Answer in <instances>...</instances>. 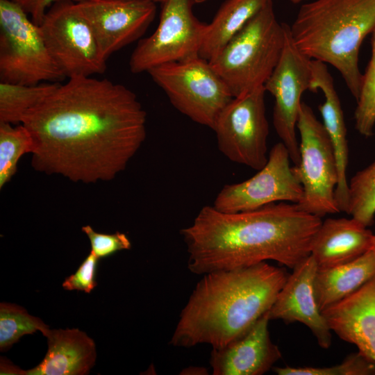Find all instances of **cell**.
Returning <instances> with one entry per match:
<instances>
[{"instance_id":"cell-1","label":"cell","mask_w":375,"mask_h":375,"mask_svg":"<svg viewBox=\"0 0 375 375\" xmlns=\"http://www.w3.org/2000/svg\"><path fill=\"white\" fill-rule=\"evenodd\" d=\"M136 94L106 78L77 76L29 110L22 123L33 140L32 166L73 182L112 180L146 138Z\"/></svg>"},{"instance_id":"cell-2","label":"cell","mask_w":375,"mask_h":375,"mask_svg":"<svg viewBox=\"0 0 375 375\" xmlns=\"http://www.w3.org/2000/svg\"><path fill=\"white\" fill-rule=\"evenodd\" d=\"M322 218L281 201L238 212L205 206L180 233L192 274L244 268L273 260L294 269L310 255Z\"/></svg>"},{"instance_id":"cell-3","label":"cell","mask_w":375,"mask_h":375,"mask_svg":"<svg viewBox=\"0 0 375 375\" xmlns=\"http://www.w3.org/2000/svg\"><path fill=\"white\" fill-rule=\"evenodd\" d=\"M288 276L284 267L267 262L203 274L181 312L169 344L226 346L270 310Z\"/></svg>"},{"instance_id":"cell-4","label":"cell","mask_w":375,"mask_h":375,"mask_svg":"<svg viewBox=\"0 0 375 375\" xmlns=\"http://www.w3.org/2000/svg\"><path fill=\"white\" fill-rule=\"evenodd\" d=\"M290 27L299 49L310 59L334 67L357 100L362 76L359 51L375 28V0L306 1Z\"/></svg>"},{"instance_id":"cell-5","label":"cell","mask_w":375,"mask_h":375,"mask_svg":"<svg viewBox=\"0 0 375 375\" xmlns=\"http://www.w3.org/2000/svg\"><path fill=\"white\" fill-rule=\"evenodd\" d=\"M284 42V23L276 19L269 0L210 63L236 97L264 87Z\"/></svg>"},{"instance_id":"cell-6","label":"cell","mask_w":375,"mask_h":375,"mask_svg":"<svg viewBox=\"0 0 375 375\" xmlns=\"http://www.w3.org/2000/svg\"><path fill=\"white\" fill-rule=\"evenodd\" d=\"M64 78L40 28L11 0H0V82L37 85Z\"/></svg>"},{"instance_id":"cell-7","label":"cell","mask_w":375,"mask_h":375,"mask_svg":"<svg viewBox=\"0 0 375 375\" xmlns=\"http://www.w3.org/2000/svg\"><path fill=\"white\" fill-rule=\"evenodd\" d=\"M147 72L176 109L211 129L233 98L210 62L200 56L158 65Z\"/></svg>"},{"instance_id":"cell-8","label":"cell","mask_w":375,"mask_h":375,"mask_svg":"<svg viewBox=\"0 0 375 375\" xmlns=\"http://www.w3.org/2000/svg\"><path fill=\"white\" fill-rule=\"evenodd\" d=\"M297 129L300 158L292 169L303 188L298 206L321 218L340 212L335 196L338 169L331 141L323 123L304 102L299 109Z\"/></svg>"},{"instance_id":"cell-9","label":"cell","mask_w":375,"mask_h":375,"mask_svg":"<svg viewBox=\"0 0 375 375\" xmlns=\"http://www.w3.org/2000/svg\"><path fill=\"white\" fill-rule=\"evenodd\" d=\"M47 47L64 77L102 74L106 60L92 26L73 0H57L39 25Z\"/></svg>"},{"instance_id":"cell-10","label":"cell","mask_w":375,"mask_h":375,"mask_svg":"<svg viewBox=\"0 0 375 375\" xmlns=\"http://www.w3.org/2000/svg\"><path fill=\"white\" fill-rule=\"evenodd\" d=\"M265 92L260 87L233 97L220 112L212 128L224 156L256 171L268 160Z\"/></svg>"},{"instance_id":"cell-11","label":"cell","mask_w":375,"mask_h":375,"mask_svg":"<svg viewBox=\"0 0 375 375\" xmlns=\"http://www.w3.org/2000/svg\"><path fill=\"white\" fill-rule=\"evenodd\" d=\"M192 0H165L155 31L141 39L129 60L134 74L199 56L207 24L193 14Z\"/></svg>"},{"instance_id":"cell-12","label":"cell","mask_w":375,"mask_h":375,"mask_svg":"<svg viewBox=\"0 0 375 375\" xmlns=\"http://www.w3.org/2000/svg\"><path fill=\"white\" fill-rule=\"evenodd\" d=\"M284 28L285 42L281 56L264 88L274 97V127L296 165L300 158L297 123L301 96L310 88L311 59L294 44L290 26L284 23Z\"/></svg>"},{"instance_id":"cell-13","label":"cell","mask_w":375,"mask_h":375,"mask_svg":"<svg viewBox=\"0 0 375 375\" xmlns=\"http://www.w3.org/2000/svg\"><path fill=\"white\" fill-rule=\"evenodd\" d=\"M290 160L284 144H275L264 167L246 181L225 185L213 207L224 212H238L276 202L299 203L303 188L292 172Z\"/></svg>"},{"instance_id":"cell-14","label":"cell","mask_w":375,"mask_h":375,"mask_svg":"<svg viewBox=\"0 0 375 375\" xmlns=\"http://www.w3.org/2000/svg\"><path fill=\"white\" fill-rule=\"evenodd\" d=\"M76 5L92 26L106 60L141 38L156 12V2L151 0H88Z\"/></svg>"},{"instance_id":"cell-15","label":"cell","mask_w":375,"mask_h":375,"mask_svg":"<svg viewBox=\"0 0 375 375\" xmlns=\"http://www.w3.org/2000/svg\"><path fill=\"white\" fill-rule=\"evenodd\" d=\"M292 269L269 310V319L303 324L322 348L328 349L332 331L317 306L314 292L317 263L310 255Z\"/></svg>"},{"instance_id":"cell-16","label":"cell","mask_w":375,"mask_h":375,"mask_svg":"<svg viewBox=\"0 0 375 375\" xmlns=\"http://www.w3.org/2000/svg\"><path fill=\"white\" fill-rule=\"evenodd\" d=\"M269 311L243 335L226 346L212 349L210 365L213 375H262L281 358L270 339Z\"/></svg>"},{"instance_id":"cell-17","label":"cell","mask_w":375,"mask_h":375,"mask_svg":"<svg viewBox=\"0 0 375 375\" xmlns=\"http://www.w3.org/2000/svg\"><path fill=\"white\" fill-rule=\"evenodd\" d=\"M322 314L332 332L375 362V276Z\"/></svg>"},{"instance_id":"cell-18","label":"cell","mask_w":375,"mask_h":375,"mask_svg":"<svg viewBox=\"0 0 375 375\" xmlns=\"http://www.w3.org/2000/svg\"><path fill=\"white\" fill-rule=\"evenodd\" d=\"M312 81L310 90H321L324 95V102L319 106L323 124L328 135L335 154L338 184L335 189V201L340 212H347L349 182L347 178L349 148L347 128L339 96L336 92L333 78L327 65L311 59Z\"/></svg>"},{"instance_id":"cell-19","label":"cell","mask_w":375,"mask_h":375,"mask_svg":"<svg viewBox=\"0 0 375 375\" xmlns=\"http://www.w3.org/2000/svg\"><path fill=\"white\" fill-rule=\"evenodd\" d=\"M374 233L351 217L322 221L312 243L310 255L318 269L355 260L373 248Z\"/></svg>"},{"instance_id":"cell-20","label":"cell","mask_w":375,"mask_h":375,"mask_svg":"<svg viewBox=\"0 0 375 375\" xmlns=\"http://www.w3.org/2000/svg\"><path fill=\"white\" fill-rule=\"evenodd\" d=\"M44 337L48 349L42 360L26 375H85L95 364L96 344L78 328L50 329Z\"/></svg>"},{"instance_id":"cell-21","label":"cell","mask_w":375,"mask_h":375,"mask_svg":"<svg viewBox=\"0 0 375 375\" xmlns=\"http://www.w3.org/2000/svg\"><path fill=\"white\" fill-rule=\"evenodd\" d=\"M375 276V249H369L350 262L318 269L314 292L322 312L347 297Z\"/></svg>"},{"instance_id":"cell-22","label":"cell","mask_w":375,"mask_h":375,"mask_svg":"<svg viewBox=\"0 0 375 375\" xmlns=\"http://www.w3.org/2000/svg\"><path fill=\"white\" fill-rule=\"evenodd\" d=\"M269 0H226L207 24L199 56L212 60Z\"/></svg>"},{"instance_id":"cell-23","label":"cell","mask_w":375,"mask_h":375,"mask_svg":"<svg viewBox=\"0 0 375 375\" xmlns=\"http://www.w3.org/2000/svg\"><path fill=\"white\" fill-rule=\"evenodd\" d=\"M58 84L0 82V123L21 124L25 114L51 94Z\"/></svg>"},{"instance_id":"cell-24","label":"cell","mask_w":375,"mask_h":375,"mask_svg":"<svg viewBox=\"0 0 375 375\" xmlns=\"http://www.w3.org/2000/svg\"><path fill=\"white\" fill-rule=\"evenodd\" d=\"M49 327L40 318L31 315L21 306L0 303V351L8 350L25 335L40 331L44 336Z\"/></svg>"},{"instance_id":"cell-25","label":"cell","mask_w":375,"mask_h":375,"mask_svg":"<svg viewBox=\"0 0 375 375\" xmlns=\"http://www.w3.org/2000/svg\"><path fill=\"white\" fill-rule=\"evenodd\" d=\"M33 140L27 128L20 124L0 123V188L8 183L17 172V163L26 153H31Z\"/></svg>"},{"instance_id":"cell-26","label":"cell","mask_w":375,"mask_h":375,"mask_svg":"<svg viewBox=\"0 0 375 375\" xmlns=\"http://www.w3.org/2000/svg\"><path fill=\"white\" fill-rule=\"evenodd\" d=\"M347 214L367 227L375 217V160L353 175L349 183Z\"/></svg>"},{"instance_id":"cell-27","label":"cell","mask_w":375,"mask_h":375,"mask_svg":"<svg viewBox=\"0 0 375 375\" xmlns=\"http://www.w3.org/2000/svg\"><path fill=\"white\" fill-rule=\"evenodd\" d=\"M371 34V58L362 76L354 112L355 128L366 138L373 135L375 126V28Z\"/></svg>"},{"instance_id":"cell-28","label":"cell","mask_w":375,"mask_h":375,"mask_svg":"<svg viewBox=\"0 0 375 375\" xmlns=\"http://www.w3.org/2000/svg\"><path fill=\"white\" fill-rule=\"evenodd\" d=\"M274 371L278 375H374L375 362L358 351L331 367H276Z\"/></svg>"},{"instance_id":"cell-29","label":"cell","mask_w":375,"mask_h":375,"mask_svg":"<svg viewBox=\"0 0 375 375\" xmlns=\"http://www.w3.org/2000/svg\"><path fill=\"white\" fill-rule=\"evenodd\" d=\"M81 231L90 240V251L99 259L131 248V242L125 233L120 232L112 234L101 233L95 231L89 225L83 226Z\"/></svg>"},{"instance_id":"cell-30","label":"cell","mask_w":375,"mask_h":375,"mask_svg":"<svg viewBox=\"0 0 375 375\" xmlns=\"http://www.w3.org/2000/svg\"><path fill=\"white\" fill-rule=\"evenodd\" d=\"M99 260V258L90 251L76 272L65 279L62 284V288L67 290L90 293L97 285L95 276Z\"/></svg>"},{"instance_id":"cell-31","label":"cell","mask_w":375,"mask_h":375,"mask_svg":"<svg viewBox=\"0 0 375 375\" xmlns=\"http://www.w3.org/2000/svg\"><path fill=\"white\" fill-rule=\"evenodd\" d=\"M30 17L36 25H40L50 6L57 0H11ZM78 3L88 0H73Z\"/></svg>"},{"instance_id":"cell-32","label":"cell","mask_w":375,"mask_h":375,"mask_svg":"<svg viewBox=\"0 0 375 375\" xmlns=\"http://www.w3.org/2000/svg\"><path fill=\"white\" fill-rule=\"evenodd\" d=\"M0 361V374L26 375V371L23 370L19 367L15 365L6 358L1 357Z\"/></svg>"},{"instance_id":"cell-33","label":"cell","mask_w":375,"mask_h":375,"mask_svg":"<svg viewBox=\"0 0 375 375\" xmlns=\"http://www.w3.org/2000/svg\"><path fill=\"white\" fill-rule=\"evenodd\" d=\"M181 374H188V375H201V374H208V370L206 368L203 367H188L183 369Z\"/></svg>"},{"instance_id":"cell-34","label":"cell","mask_w":375,"mask_h":375,"mask_svg":"<svg viewBox=\"0 0 375 375\" xmlns=\"http://www.w3.org/2000/svg\"><path fill=\"white\" fill-rule=\"evenodd\" d=\"M206 1H207V0H193V2L194 3H201V2H204ZM308 1V0H290V1L292 2L294 4L305 3V2Z\"/></svg>"},{"instance_id":"cell-35","label":"cell","mask_w":375,"mask_h":375,"mask_svg":"<svg viewBox=\"0 0 375 375\" xmlns=\"http://www.w3.org/2000/svg\"><path fill=\"white\" fill-rule=\"evenodd\" d=\"M373 248L375 249V233H374L373 237Z\"/></svg>"},{"instance_id":"cell-36","label":"cell","mask_w":375,"mask_h":375,"mask_svg":"<svg viewBox=\"0 0 375 375\" xmlns=\"http://www.w3.org/2000/svg\"><path fill=\"white\" fill-rule=\"evenodd\" d=\"M151 1H153L154 2H160V3H162L165 0H151Z\"/></svg>"}]
</instances>
